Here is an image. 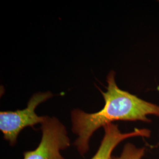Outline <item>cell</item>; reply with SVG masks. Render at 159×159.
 Here are the masks:
<instances>
[{"label": "cell", "mask_w": 159, "mask_h": 159, "mask_svg": "<svg viewBox=\"0 0 159 159\" xmlns=\"http://www.w3.org/2000/svg\"><path fill=\"white\" fill-rule=\"evenodd\" d=\"M107 82L106 91L101 92L104 99V106L101 110L87 113L75 109L71 112L72 131L77 136L74 145L81 156L89 151L90 138L99 128L115 121L150 122L148 115L159 116V106L120 89L113 71L107 75Z\"/></svg>", "instance_id": "obj_1"}, {"label": "cell", "mask_w": 159, "mask_h": 159, "mask_svg": "<svg viewBox=\"0 0 159 159\" xmlns=\"http://www.w3.org/2000/svg\"><path fill=\"white\" fill-rule=\"evenodd\" d=\"M52 96L50 92L37 93L30 98L26 108L14 111H6L0 112V130L4 139L14 146L20 133L27 127H33L42 124L46 116H39L35 113V109L42 102Z\"/></svg>", "instance_id": "obj_2"}, {"label": "cell", "mask_w": 159, "mask_h": 159, "mask_svg": "<svg viewBox=\"0 0 159 159\" xmlns=\"http://www.w3.org/2000/svg\"><path fill=\"white\" fill-rule=\"evenodd\" d=\"M103 128L104 135L96 153L91 159H110L114 149L126 139L138 136L148 137L150 134V131L144 129H135L131 132L123 133L120 131L118 125L113 123L108 124Z\"/></svg>", "instance_id": "obj_4"}, {"label": "cell", "mask_w": 159, "mask_h": 159, "mask_svg": "<svg viewBox=\"0 0 159 159\" xmlns=\"http://www.w3.org/2000/svg\"><path fill=\"white\" fill-rule=\"evenodd\" d=\"M144 151V148H137L131 143H127L120 156H111L110 159H142Z\"/></svg>", "instance_id": "obj_5"}, {"label": "cell", "mask_w": 159, "mask_h": 159, "mask_svg": "<svg viewBox=\"0 0 159 159\" xmlns=\"http://www.w3.org/2000/svg\"><path fill=\"white\" fill-rule=\"evenodd\" d=\"M42 137L34 150L24 153V159H65L61 151L70 146L65 126L54 117L46 116L41 124Z\"/></svg>", "instance_id": "obj_3"}]
</instances>
